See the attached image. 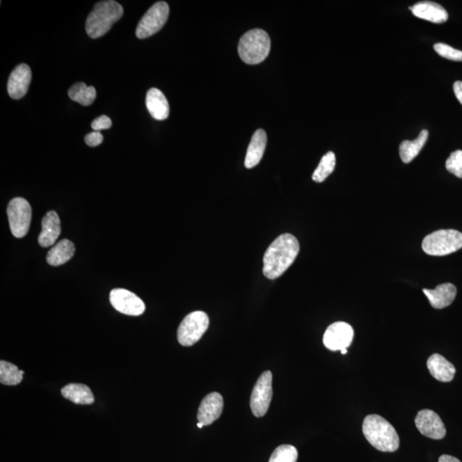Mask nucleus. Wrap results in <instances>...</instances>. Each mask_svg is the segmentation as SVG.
I'll list each match as a JSON object with an SVG mask.
<instances>
[{"label":"nucleus","mask_w":462,"mask_h":462,"mask_svg":"<svg viewBox=\"0 0 462 462\" xmlns=\"http://www.w3.org/2000/svg\"><path fill=\"white\" fill-rule=\"evenodd\" d=\"M438 462H461L460 460H458L457 458L448 456V454H443V456L439 458Z\"/></svg>","instance_id":"33"},{"label":"nucleus","mask_w":462,"mask_h":462,"mask_svg":"<svg viewBox=\"0 0 462 462\" xmlns=\"http://www.w3.org/2000/svg\"><path fill=\"white\" fill-rule=\"evenodd\" d=\"M146 105L149 113L158 121L166 120L170 114L169 103L165 95L158 88L149 89L147 93Z\"/></svg>","instance_id":"17"},{"label":"nucleus","mask_w":462,"mask_h":462,"mask_svg":"<svg viewBox=\"0 0 462 462\" xmlns=\"http://www.w3.org/2000/svg\"><path fill=\"white\" fill-rule=\"evenodd\" d=\"M271 39L269 35L262 29H252L242 35L238 53L241 61L248 65L262 63L269 55Z\"/></svg>","instance_id":"4"},{"label":"nucleus","mask_w":462,"mask_h":462,"mask_svg":"<svg viewBox=\"0 0 462 462\" xmlns=\"http://www.w3.org/2000/svg\"><path fill=\"white\" fill-rule=\"evenodd\" d=\"M427 130L424 129L420 132L417 139L413 141H404L400 145V157L402 161L406 164L412 162L420 154L421 149L423 148L428 139Z\"/></svg>","instance_id":"23"},{"label":"nucleus","mask_w":462,"mask_h":462,"mask_svg":"<svg viewBox=\"0 0 462 462\" xmlns=\"http://www.w3.org/2000/svg\"><path fill=\"white\" fill-rule=\"evenodd\" d=\"M113 125L111 118L106 115L100 116L99 118L95 119L92 122V128L95 132H100V130L110 129Z\"/></svg>","instance_id":"30"},{"label":"nucleus","mask_w":462,"mask_h":462,"mask_svg":"<svg viewBox=\"0 0 462 462\" xmlns=\"http://www.w3.org/2000/svg\"><path fill=\"white\" fill-rule=\"evenodd\" d=\"M273 374L270 371L263 372L257 380L250 398V408L255 417H263L269 409L273 399Z\"/></svg>","instance_id":"9"},{"label":"nucleus","mask_w":462,"mask_h":462,"mask_svg":"<svg viewBox=\"0 0 462 462\" xmlns=\"http://www.w3.org/2000/svg\"><path fill=\"white\" fill-rule=\"evenodd\" d=\"M170 8L164 1L152 6L138 24L136 35L138 39H146L158 33L168 20Z\"/></svg>","instance_id":"7"},{"label":"nucleus","mask_w":462,"mask_h":462,"mask_svg":"<svg viewBox=\"0 0 462 462\" xmlns=\"http://www.w3.org/2000/svg\"><path fill=\"white\" fill-rule=\"evenodd\" d=\"M209 318L202 311L193 312L186 316L177 330L179 344L184 346L196 344L209 327Z\"/></svg>","instance_id":"6"},{"label":"nucleus","mask_w":462,"mask_h":462,"mask_svg":"<svg viewBox=\"0 0 462 462\" xmlns=\"http://www.w3.org/2000/svg\"><path fill=\"white\" fill-rule=\"evenodd\" d=\"M61 225L57 212H48L42 219V230L39 236V244L42 248L53 246L61 236Z\"/></svg>","instance_id":"16"},{"label":"nucleus","mask_w":462,"mask_h":462,"mask_svg":"<svg viewBox=\"0 0 462 462\" xmlns=\"http://www.w3.org/2000/svg\"><path fill=\"white\" fill-rule=\"evenodd\" d=\"M434 50L441 57L452 61H462V51L454 49L452 47L445 43L434 45Z\"/></svg>","instance_id":"28"},{"label":"nucleus","mask_w":462,"mask_h":462,"mask_svg":"<svg viewBox=\"0 0 462 462\" xmlns=\"http://www.w3.org/2000/svg\"><path fill=\"white\" fill-rule=\"evenodd\" d=\"M415 426L421 434L426 437L440 440L445 437V424L437 413L430 409L421 410L415 418Z\"/></svg>","instance_id":"12"},{"label":"nucleus","mask_w":462,"mask_h":462,"mask_svg":"<svg viewBox=\"0 0 462 462\" xmlns=\"http://www.w3.org/2000/svg\"><path fill=\"white\" fill-rule=\"evenodd\" d=\"M432 308L443 309L449 307L456 299L457 289L452 284H443L434 289H423Z\"/></svg>","instance_id":"18"},{"label":"nucleus","mask_w":462,"mask_h":462,"mask_svg":"<svg viewBox=\"0 0 462 462\" xmlns=\"http://www.w3.org/2000/svg\"><path fill=\"white\" fill-rule=\"evenodd\" d=\"M412 13L416 17L433 22V24H443L449 18V14L443 7L438 3L423 1L415 3L409 7Z\"/></svg>","instance_id":"15"},{"label":"nucleus","mask_w":462,"mask_h":462,"mask_svg":"<svg viewBox=\"0 0 462 462\" xmlns=\"http://www.w3.org/2000/svg\"><path fill=\"white\" fill-rule=\"evenodd\" d=\"M424 253L432 256H445L462 248V233L456 230H440L428 234L422 242Z\"/></svg>","instance_id":"5"},{"label":"nucleus","mask_w":462,"mask_h":462,"mask_svg":"<svg viewBox=\"0 0 462 462\" xmlns=\"http://www.w3.org/2000/svg\"><path fill=\"white\" fill-rule=\"evenodd\" d=\"M454 93L459 102L462 105V81H457L453 86Z\"/></svg>","instance_id":"32"},{"label":"nucleus","mask_w":462,"mask_h":462,"mask_svg":"<svg viewBox=\"0 0 462 462\" xmlns=\"http://www.w3.org/2000/svg\"><path fill=\"white\" fill-rule=\"evenodd\" d=\"M223 408V399L217 392L207 395L200 405L197 419L204 427L210 426L221 416Z\"/></svg>","instance_id":"14"},{"label":"nucleus","mask_w":462,"mask_h":462,"mask_svg":"<svg viewBox=\"0 0 462 462\" xmlns=\"http://www.w3.org/2000/svg\"><path fill=\"white\" fill-rule=\"evenodd\" d=\"M336 166V156L334 152H329L324 156L318 167L312 174V180L316 182H323L333 173Z\"/></svg>","instance_id":"26"},{"label":"nucleus","mask_w":462,"mask_h":462,"mask_svg":"<svg viewBox=\"0 0 462 462\" xmlns=\"http://www.w3.org/2000/svg\"><path fill=\"white\" fill-rule=\"evenodd\" d=\"M298 452L292 445H284L278 447L270 457L269 462H296Z\"/></svg>","instance_id":"27"},{"label":"nucleus","mask_w":462,"mask_h":462,"mask_svg":"<svg viewBox=\"0 0 462 462\" xmlns=\"http://www.w3.org/2000/svg\"><path fill=\"white\" fill-rule=\"evenodd\" d=\"M197 427H198L199 428H202L204 426L202 424L198 422V424H197Z\"/></svg>","instance_id":"35"},{"label":"nucleus","mask_w":462,"mask_h":462,"mask_svg":"<svg viewBox=\"0 0 462 462\" xmlns=\"http://www.w3.org/2000/svg\"><path fill=\"white\" fill-rule=\"evenodd\" d=\"M61 394L65 399L74 404L90 405L95 402L94 394L88 386L83 383H70L63 387Z\"/></svg>","instance_id":"21"},{"label":"nucleus","mask_w":462,"mask_h":462,"mask_svg":"<svg viewBox=\"0 0 462 462\" xmlns=\"http://www.w3.org/2000/svg\"><path fill=\"white\" fill-rule=\"evenodd\" d=\"M111 304L116 310L129 316L143 314L146 305L136 294L125 289H115L110 294Z\"/></svg>","instance_id":"10"},{"label":"nucleus","mask_w":462,"mask_h":462,"mask_svg":"<svg viewBox=\"0 0 462 462\" xmlns=\"http://www.w3.org/2000/svg\"><path fill=\"white\" fill-rule=\"evenodd\" d=\"M24 372L19 370L14 364L0 361V382L5 385H17L24 379Z\"/></svg>","instance_id":"25"},{"label":"nucleus","mask_w":462,"mask_h":462,"mask_svg":"<svg viewBox=\"0 0 462 462\" xmlns=\"http://www.w3.org/2000/svg\"><path fill=\"white\" fill-rule=\"evenodd\" d=\"M446 169L454 176L462 178V151L456 150L450 154L446 161Z\"/></svg>","instance_id":"29"},{"label":"nucleus","mask_w":462,"mask_h":462,"mask_svg":"<svg viewBox=\"0 0 462 462\" xmlns=\"http://www.w3.org/2000/svg\"><path fill=\"white\" fill-rule=\"evenodd\" d=\"M74 245L72 241L63 239L54 245L47 253V262L50 266H58L68 262L74 256Z\"/></svg>","instance_id":"22"},{"label":"nucleus","mask_w":462,"mask_h":462,"mask_svg":"<svg viewBox=\"0 0 462 462\" xmlns=\"http://www.w3.org/2000/svg\"><path fill=\"white\" fill-rule=\"evenodd\" d=\"M32 79L31 70L26 63H21L10 73L7 90L10 98L20 99L27 94Z\"/></svg>","instance_id":"13"},{"label":"nucleus","mask_w":462,"mask_h":462,"mask_svg":"<svg viewBox=\"0 0 462 462\" xmlns=\"http://www.w3.org/2000/svg\"><path fill=\"white\" fill-rule=\"evenodd\" d=\"M353 330L351 326L345 322H336L327 328L324 335V345L330 351H342L351 345Z\"/></svg>","instance_id":"11"},{"label":"nucleus","mask_w":462,"mask_h":462,"mask_svg":"<svg viewBox=\"0 0 462 462\" xmlns=\"http://www.w3.org/2000/svg\"><path fill=\"white\" fill-rule=\"evenodd\" d=\"M341 353H342V355H345V353H348V349H342Z\"/></svg>","instance_id":"34"},{"label":"nucleus","mask_w":462,"mask_h":462,"mask_svg":"<svg viewBox=\"0 0 462 462\" xmlns=\"http://www.w3.org/2000/svg\"><path fill=\"white\" fill-rule=\"evenodd\" d=\"M427 368L432 377L443 383L452 381L456 374L454 365L438 353H434L429 357Z\"/></svg>","instance_id":"19"},{"label":"nucleus","mask_w":462,"mask_h":462,"mask_svg":"<svg viewBox=\"0 0 462 462\" xmlns=\"http://www.w3.org/2000/svg\"><path fill=\"white\" fill-rule=\"evenodd\" d=\"M70 98L80 105L88 106L94 103L96 98V90L93 86L88 87L83 83H77L70 87L68 92Z\"/></svg>","instance_id":"24"},{"label":"nucleus","mask_w":462,"mask_h":462,"mask_svg":"<svg viewBox=\"0 0 462 462\" xmlns=\"http://www.w3.org/2000/svg\"><path fill=\"white\" fill-rule=\"evenodd\" d=\"M7 216L13 236L24 237L29 232L32 218V209L28 201L21 197L11 200L7 207Z\"/></svg>","instance_id":"8"},{"label":"nucleus","mask_w":462,"mask_h":462,"mask_svg":"<svg viewBox=\"0 0 462 462\" xmlns=\"http://www.w3.org/2000/svg\"><path fill=\"white\" fill-rule=\"evenodd\" d=\"M363 430L367 440L380 452H394L399 448L400 439L396 429L381 416H367L364 420Z\"/></svg>","instance_id":"2"},{"label":"nucleus","mask_w":462,"mask_h":462,"mask_svg":"<svg viewBox=\"0 0 462 462\" xmlns=\"http://www.w3.org/2000/svg\"><path fill=\"white\" fill-rule=\"evenodd\" d=\"M267 143L266 133L260 129L257 130L252 137L248 148L247 156L245 159L246 168L252 169L258 166L266 151Z\"/></svg>","instance_id":"20"},{"label":"nucleus","mask_w":462,"mask_h":462,"mask_svg":"<svg viewBox=\"0 0 462 462\" xmlns=\"http://www.w3.org/2000/svg\"><path fill=\"white\" fill-rule=\"evenodd\" d=\"M124 8L114 0L97 3L86 21V31L92 39L106 35L115 22L121 19Z\"/></svg>","instance_id":"3"},{"label":"nucleus","mask_w":462,"mask_h":462,"mask_svg":"<svg viewBox=\"0 0 462 462\" xmlns=\"http://www.w3.org/2000/svg\"><path fill=\"white\" fill-rule=\"evenodd\" d=\"M299 252V241L293 234H281L264 253L263 274L271 280L281 277L296 260Z\"/></svg>","instance_id":"1"},{"label":"nucleus","mask_w":462,"mask_h":462,"mask_svg":"<svg viewBox=\"0 0 462 462\" xmlns=\"http://www.w3.org/2000/svg\"><path fill=\"white\" fill-rule=\"evenodd\" d=\"M103 136L102 133L98 132H94L92 133L88 134L85 137V143L89 147H97L99 145L103 143Z\"/></svg>","instance_id":"31"}]
</instances>
